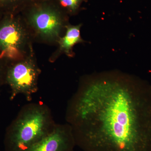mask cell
I'll return each mask as SVG.
<instances>
[{"mask_svg":"<svg viewBox=\"0 0 151 151\" xmlns=\"http://www.w3.org/2000/svg\"><path fill=\"white\" fill-rule=\"evenodd\" d=\"M76 145L70 124H55L48 134L27 151H73Z\"/></svg>","mask_w":151,"mask_h":151,"instance_id":"8992f818","label":"cell"},{"mask_svg":"<svg viewBox=\"0 0 151 151\" xmlns=\"http://www.w3.org/2000/svg\"><path fill=\"white\" fill-rule=\"evenodd\" d=\"M3 14L1 13V12H0V19H1V18L2 17Z\"/></svg>","mask_w":151,"mask_h":151,"instance_id":"8fae6325","label":"cell"},{"mask_svg":"<svg viewBox=\"0 0 151 151\" xmlns=\"http://www.w3.org/2000/svg\"><path fill=\"white\" fill-rule=\"evenodd\" d=\"M33 40L57 44L68 24V15L56 0H37L21 13Z\"/></svg>","mask_w":151,"mask_h":151,"instance_id":"3957f363","label":"cell"},{"mask_svg":"<svg viewBox=\"0 0 151 151\" xmlns=\"http://www.w3.org/2000/svg\"><path fill=\"white\" fill-rule=\"evenodd\" d=\"M37 0H0V12L4 15L20 14Z\"/></svg>","mask_w":151,"mask_h":151,"instance_id":"ba28073f","label":"cell"},{"mask_svg":"<svg viewBox=\"0 0 151 151\" xmlns=\"http://www.w3.org/2000/svg\"><path fill=\"white\" fill-rule=\"evenodd\" d=\"M66 119L84 151H151V85L119 71L86 76Z\"/></svg>","mask_w":151,"mask_h":151,"instance_id":"6da1fadb","label":"cell"},{"mask_svg":"<svg viewBox=\"0 0 151 151\" xmlns=\"http://www.w3.org/2000/svg\"><path fill=\"white\" fill-rule=\"evenodd\" d=\"M7 65L0 59V87L6 84V74Z\"/></svg>","mask_w":151,"mask_h":151,"instance_id":"30bf717a","label":"cell"},{"mask_svg":"<svg viewBox=\"0 0 151 151\" xmlns=\"http://www.w3.org/2000/svg\"><path fill=\"white\" fill-rule=\"evenodd\" d=\"M60 6L69 15H74L77 13L83 2L88 0H56Z\"/></svg>","mask_w":151,"mask_h":151,"instance_id":"9c48e42d","label":"cell"},{"mask_svg":"<svg viewBox=\"0 0 151 151\" xmlns=\"http://www.w3.org/2000/svg\"><path fill=\"white\" fill-rule=\"evenodd\" d=\"M41 70L39 67L33 49L27 56L7 66L6 84L11 90V100L20 94L29 101L38 90V81Z\"/></svg>","mask_w":151,"mask_h":151,"instance_id":"5b68a950","label":"cell"},{"mask_svg":"<svg viewBox=\"0 0 151 151\" xmlns=\"http://www.w3.org/2000/svg\"><path fill=\"white\" fill-rule=\"evenodd\" d=\"M43 104L31 103L22 109L6 130V151H27L48 134L55 125Z\"/></svg>","mask_w":151,"mask_h":151,"instance_id":"7a4b0ae2","label":"cell"},{"mask_svg":"<svg viewBox=\"0 0 151 151\" xmlns=\"http://www.w3.org/2000/svg\"><path fill=\"white\" fill-rule=\"evenodd\" d=\"M81 26V24L72 25L69 24L66 26L64 35L60 38L57 43L58 47L50 58L49 60L50 62H54L63 54L68 57L74 56V46L77 44L84 42L80 32Z\"/></svg>","mask_w":151,"mask_h":151,"instance_id":"52a82bcc","label":"cell"},{"mask_svg":"<svg viewBox=\"0 0 151 151\" xmlns=\"http://www.w3.org/2000/svg\"><path fill=\"white\" fill-rule=\"evenodd\" d=\"M33 39L21 14L4 15L0 19V59L7 66L27 56Z\"/></svg>","mask_w":151,"mask_h":151,"instance_id":"277c9868","label":"cell"}]
</instances>
